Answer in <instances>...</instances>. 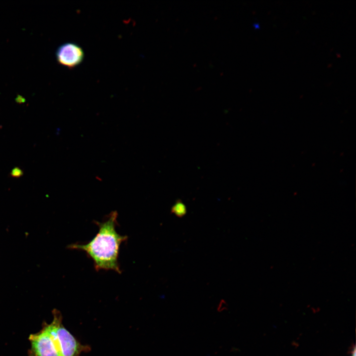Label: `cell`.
Returning <instances> with one entry per match:
<instances>
[{"instance_id":"6da1fadb","label":"cell","mask_w":356,"mask_h":356,"mask_svg":"<svg viewBox=\"0 0 356 356\" xmlns=\"http://www.w3.org/2000/svg\"><path fill=\"white\" fill-rule=\"evenodd\" d=\"M117 217L118 213L114 211L109 214L104 222L95 221L98 231L90 241L87 244L70 245L71 249L86 252L93 261L94 268L97 271L112 270L119 273L121 272L118 263L119 248L128 237L116 231Z\"/></svg>"},{"instance_id":"7a4b0ae2","label":"cell","mask_w":356,"mask_h":356,"mask_svg":"<svg viewBox=\"0 0 356 356\" xmlns=\"http://www.w3.org/2000/svg\"><path fill=\"white\" fill-rule=\"evenodd\" d=\"M52 314L53 320L49 325L61 356H80L83 352L90 351L89 346L81 344L64 326L59 311L54 310Z\"/></svg>"},{"instance_id":"3957f363","label":"cell","mask_w":356,"mask_h":356,"mask_svg":"<svg viewBox=\"0 0 356 356\" xmlns=\"http://www.w3.org/2000/svg\"><path fill=\"white\" fill-rule=\"evenodd\" d=\"M28 356H61L49 324L44 322L42 329L29 337Z\"/></svg>"},{"instance_id":"277c9868","label":"cell","mask_w":356,"mask_h":356,"mask_svg":"<svg viewBox=\"0 0 356 356\" xmlns=\"http://www.w3.org/2000/svg\"><path fill=\"white\" fill-rule=\"evenodd\" d=\"M56 57L58 62L62 66L72 68L81 64L84 58L82 48L73 43L61 44L57 49Z\"/></svg>"},{"instance_id":"5b68a950","label":"cell","mask_w":356,"mask_h":356,"mask_svg":"<svg viewBox=\"0 0 356 356\" xmlns=\"http://www.w3.org/2000/svg\"><path fill=\"white\" fill-rule=\"evenodd\" d=\"M172 212L178 217H182L186 213V207L182 202L178 201L173 206Z\"/></svg>"},{"instance_id":"8992f818","label":"cell","mask_w":356,"mask_h":356,"mask_svg":"<svg viewBox=\"0 0 356 356\" xmlns=\"http://www.w3.org/2000/svg\"><path fill=\"white\" fill-rule=\"evenodd\" d=\"M24 175L23 171L18 167H14L11 171L9 175L12 178H19Z\"/></svg>"},{"instance_id":"52a82bcc","label":"cell","mask_w":356,"mask_h":356,"mask_svg":"<svg viewBox=\"0 0 356 356\" xmlns=\"http://www.w3.org/2000/svg\"><path fill=\"white\" fill-rule=\"evenodd\" d=\"M352 356H356V349H355V348H354V351H353Z\"/></svg>"}]
</instances>
